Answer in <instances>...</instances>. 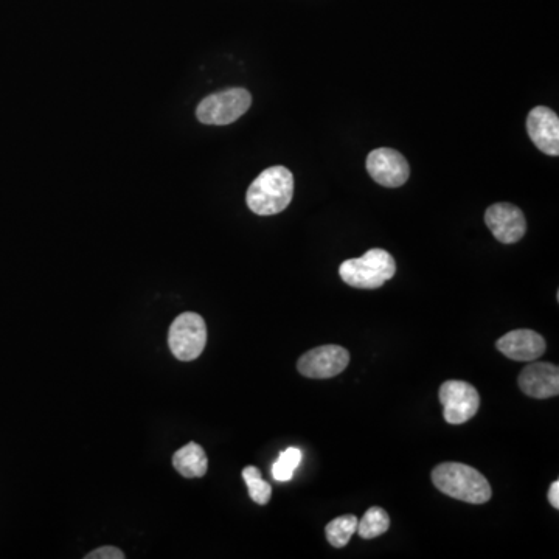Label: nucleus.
I'll list each match as a JSON object with an SVG mask.
<instances>
[{"label":"nucleus","instance_id":"3","mask_svg":"<svg viewBox=\"0 0 559 559\" xmlns=\"http://www.w3.org/2000/svg\"><path fill=\"white\" fill-rule=\"evenodd\" d=\"M396 263L392 255L384 249H372L361 258L344 261L339 275L347 285L358 289H378L392 280Z\"/></svg>","mask_w":559,"mask_h":559},{"label":"nucleus","instance_id":"9","mask_svg":"<svg viewBox=\"0 0 559 559\" xmlns=\"http://www.w3.org/2000/svg\"><path fill=\"white\" fill-rule=\"evenodd\" d=\"M485 223L496 240L504 244L518 243L527 232L524 212L508 202L491 205L485 213Z\"/></svg>","mask_w":559,"mask_h":559},{"label":"nucleus","instance_id":"11","mask_svg":"<svg viewBox=\"0 0 559 559\" xmlns=\"http://www.w3.org/2000/svg\"><path fill=\"white\" fill-rule=\"evenodd\" d=\"M519 389L536 400H546L559 393V369L549 362H533L522 370Z\"/></svg>","mask_w":559,"mask_h":559},{"label":"nucleus","instance_id":"8","mask_svg":"<svg viewBox=\"0 0 559 559\" xmlns=\"http://www.w3.org/2000/svg\"><path fill=\"white\" fill-rule=\"evenodd\" d=\"M367 171L382 187L398 188L409 179L410 168L406 157L390 148H379L367 157Z\"/></svg>","mask_w":559,"mask_h":559},{"label":"nucleus","instance_id":"7","mask_svg":"<svg viewBox=\"0 0 559 559\" xmlns=\"http://www.w3.org/2000/svg\"><path fill=\"white\" fill-rule=\"evenodd\" d=\"M350 362L347 348L339 345H322L306 351L297 362V369L306 378L328 379L341 375Z\"/></svg>","mask_w":559,"mask_h":559},{"label":"nucleus","instance_id":"13","mask_svg":"<svg viewBox=\"0 0 559 559\" xmlns=\"http://www.w3.org/2000/svg\"><path fill=\"white\" fill-rule=\"evenodd\" d=\"M173 466L185 479H198L207 474L209 459L202 446L195 441H190L184 448L174 452Z\"/></svg>","mask_w":559,"mask_h":559},{"label":"nucleus","instance_id":"5","mask_svg":"<svg viewBox=\"0 0 559 559\" xmlns=\"http://www.w3.org/2000/svg\"><path fill=\"white\" fill-rule=\"evenodd\" d=\"M207 344V325L196 313H184L171 323L168 345L174 358L182 362L198 359Z\"/></svg>","mask_w":559,"mask_h":559},{"label":"nucleus","instance_id":"15","mask_svg":"<svg viewBox=\"0 0 559 559\" xmlns=\"http://www.w3.org/2000/svg\"><path fill=\"white\" fill-rule=\"evenodd\" d=\"M358 518L355 514H344L339 518L333 519L330 524L325 527L328 542L336 549H342L350 542L351 536L355 535L358 530Z\"/></svg>","mask_w":559,"mask_h":559},{"label":"nucleus","instance_id":"17","mask_svg":"<svg viewBox=\"0 0 559 559\" xmlns=\"http://www.w3.org/2000/svg\"><path fill=\"white\" fill-rule=\"evenodd\" d=\"M300 462H302V451L299 448H288L280 454L277 462L272 466V476L278 482H288L294 477Z\"/></svg>","mask_w":559,"mask_h":559},{"label":"nucleus","instance_id":"4","mask_svg":"<svg viewBox=\"0 0 559 559\" xmlns=\"http://www.w3.org/2000/svg\"><path fill=\"white\" fill-rule=\"evenodd\" d=\"M250 105L252 97L249 92L241 87H233L204 98L196 109V117L204 125H230L243 117Z\"/></svg>","mask_w":559,"mask_h":559},{"label":"nucleus","instance_id":"6","mask_svg":"<svg viewBox=\"0 0 559 559\" xmlns=\"http://www.w3.org/2000/svg\"><path fill=\"white\" fill-rule=\"evenodd\" d=\"M440 403L445 409V420L449 424H463L476 417L480 407V395L473 384L451 379L441 384Z\"/></svg>","mask_w":559,"mask_h":559},{"label":"nucleus","instance_id":"12","mask_svg":"<svg viewBox=\"0 0 559 559\" xmlns=\"http://www.w3.org/2000/svg\"><path fill=\"white\" fill-rule=\"evenodd\" d=\"M497 350L507 358L518 362H533L546 351V341L533 330H514L500 337Z\"/></svg>","mask_w":559,"mask_h":559},{"label":"nucleus","instance_id":"18","mask_svg":"<svg viewBox=\"0 0 559 559\" xmlns=\"http://www.w3.org/2000/svg\"><path fill=\"white\" fill-rule=\"evenodd\" d=\"M126 555L122 550L117 549V547L106 546L100 547V549L92 550L91 553H87L84 559H125Z\"/></svg>","mask_w":559,"mask_h":559},{"label":"nucleus","instance_id":"10","mask_svg":"<svg viewBox=\"0 0 559 559\" xmlns=\"http://www.w3.org/2000/svg\"><path fill=\"white\" fill-rule=\"evenodd\" d=\"M528 136L541 153L547 156L559 154V119L552 109L538 106L528 114Z\"/></svg>","mask_w":559,"mask_h":559},{"label":"nucleus","instance_id":"16","mask_svg":"<svg viewBox=\"0 0 559 559\" xmlns=\"http://www.w3.org/2000/svg\"><path fill=\"white\" fill-rule=\"evenodd\" d=\"M241 476H243L244 482L249 488L250 499L258 505L268 504L272 497V487L266 480H263L260 469L255 468V466H246Z\"/></svg>","mask_w":559,"mask_h":559},{"label":"nucleus","instance_id":"14","mask_svg":"<svg viewBox=\"0 0 559 559\" xmlns=\"http://www.w3.org/2000/svg\"><path fill=\"white\" fill-rule=\"evenodd\" d=\"M390 528V518L387 511L381 507H372L365 511L361 521L358 522V535L362 539H375L384 535Z\"/></svg>","mask_w":559,"mask_h":559},{"label":"nucleus","instance_id":"1","mask_svg":"<svg viewBox=\"0 0 559 559\" xmlns=\"http://www.w3.org/2000/svg\"><path fill=\"white\" fill-rule=\"evenodd\" d=\"M435 488L452 499L462 500L466 504H487L493 496V490L487 477L473 466L463 463H441L432 471Z\"/></svg>","mask_w":559,"mask_h":559},{"label":"nucleus","instance_id":"19","mask_svg":"<svg viewBox=\"0 0 559 559\" xmlns=\"http://www.w3.org/2000/svg\"><path fill=\"white\" fill-rule=\"evenodd\" d=\"M549 502L555 510H559V482L555 480V482L550 485L549 490Z\"/></svg>","mask_w":559,"mask_h":559},{"label":"nucleus","instance_id":"2","mask_svg":"<svg viewBox=\"0 0 559 559\" xmlns=\"http://www.w3.org/2000/svg\"><path fill=\"white\" fill-rule=\"evenodd\" d=\"M294 196V176L282 165L264 170L247 190L246 201L255 215L272 216L288 209Z\"/></svg>","mask_w":559,"mask_h":559}]
</instances>
